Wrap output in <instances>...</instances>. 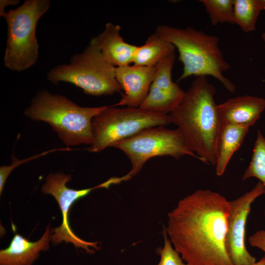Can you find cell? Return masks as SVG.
Wrapping results in <instances>:
<instances>
[{
    "instance_id": "3",
    "label": "cell",
    "mask_w": 265,
    "mask_h": 265,
    "mask_svg": "<svg viewBox=\"0 0 265 265\" xmlns=\"http://www.w3.org/2000/svg\"><path fill=\"white\" fill-rule=\"evenodd\" d=\"M155 32L178 51V59L183 65V72L178 80L191 76H211L229 92L235 91V84L223 75L231 66L224 57L217 36L208 34L192 27L182 28L166 25L159 26Z\"/></svg>"
},
{
    "instance_id": "28",
    "label": "cell",
    "mask_w": 265,
    "mask_h": 265,
    "mask_svg": "<svg viewBox=\"0 0 265 265\" xmlns=\"http://www.w3.org/2000/svg\"><path fill=\"white\" fill-rule=\"evenodd\" d=\"M262 38L264 42L265 48V31L264 33H263V34H262Z\"/></svg>"
},
{
    "instance_id": "20",
    "label": "cell",
    "mask_w": 265,
    "mask_h": 265,
    "mask_svg": "<svg viewBox=\"0 0 265 265\" xmlns=\"http://www.w3.org/2000/svg\"><path fill=\"white\" fill-rule=\"evenodd\" d=\"M208 13L211 24H234V0H201Z\"/></svg>"
},
{
    "instance_id": "6",
    "label": "cell",
    "mask_w": 265,
    "mask_h": 265,
    "mask_svg": "<svg viewBox=\"0 0 265 265\" xmlns=\"http://www.w3.org/2000/svg\"><path fill=\"white\" fill-rule=\"evenodd\" d=\"M50 7L49 0H26L6 12L7 36L3 61L6 68L21 72L36 63L39 56L36 26Z\"/></svg>"
},
{
    "instance_id": "11",
    "label": "cell",
    "mask_w": 265,
    "mask_h": 265,
    "mask_svg": "<svg viewBox=\"0 0 265 265\" xmlns=\"http://www.w3.org/2000/svg\"><path fill=\"white\" fill-rule=\"evenodd\" d=\"M156 72V65L133 64L116 67V78L124 92L121 93L119 101L113 106L139 107L148 95Z\"/></svg>"
},
{
    "instance_id": "7",
    "label": "cell",
    "mask_w": 265,
    "mask_h": 265,
    "mask_svg": "<svg viewBox=\"0 0 265 265\" xmlns=\"http://www.w3.org/2000/svg\"><path fill=\"white\" fill-rule=\"evenodd\" d=\"M170 124L168 114L140 107L109 106L92 121L93 143L90 152H99L129 138L146 129Z\"/></svg>"
},
{
    "instance_id": "23",
    "label": "cell",
    "mask_w": 265,
    "mask_h": 265,
    "mask_svg": "<svg viewBox=\"0 0 265 265\" xmlns=\"http://www.w3.org/2000/svg\"><path fill=\"white\" fill-rule=\"evenodd\" d=\"M163 236L164 246L158 251L160 260L157 265H188L184 263L179 253L173 248L170 240L168 238L165 228L163 230Z\"/></svg>"
},
{
    "instance_id": "8",
    "label": "cell",
    "mask_w": 265,
    "mask_h": 265,
    "mask_svg": "<svg viewBox=\"0 0 265 265\" xmlns=\"http://www.w3.org/2000/svg\"><path fill=\"white\" fill-rule=\"evenodd\" d=\"M114 147L122 150L132 163L130 172L119 177L120 183L131 179L141 170L148 160L154 157L169 156L179 159L189 155L199 159L188 149L182 133L178 128L169 130L164 126L149 128Z\"/></svg>"
},
{
    "instance_id": "4",
    "label": "cell",
    "mask_w": 265,
    "mask_h": 265,
    "mask_svg": "<svg viewBox=\"0 0 265 265\" xmlns=\"http://www.w3.org/2000/svg\"><path fill=\"white\" fill-rule=\"evenodd\" d=\"M109 106H81L66 97L43 89L36 94L24 114L49 124L67 146L91 145L92 121Z\"/></svg>"
},
{
    "instance_id": "24",
    "label": "cell",
    "mask_w": 265,
    "mask_h": 265,
    "mask_svg": "<svg viewBox=\"0 0 265 265\" xmlns=\"http://www.w3.org/2000/svg\"><path fill=\"white\" fill-rule=\"evenodd\" d=\"M249 244L260 248L265 253V230H260L249 237Z\"/></svg>"
},
{
    "instance_id": "13",
    "label": "cell",
    "mask_w": 265,
    "mask_h": 265,
    "mask_svg": "<svg viewBox=\"0 0 265 265\" xmlns=\"http://www.w3.org/2000/svg\"><path fill=\"white\" fill-rule=\"evenodd\" d=\"M121 27L109 22L97 36L92 37L106 60L115 67L133 63L137 46L125 42L120 34Z\"/></svg>"
},
{
    "instance_id": "19",
    "label": "cell",
    "mask_w": 265,
    "mask_h": 265,
    "mask_svg": "<svg viewBox=\"0 0 265 265\" xmlns=\"http://www.w3.org/2000/svg\"><path fill=\"white\" fill-rule=\"evenodd\" d=\"M253 177L262 184L265 194V137L260 131L257 132L251 159L242 179L244 181Z\"/></svg>"
},
{
    "instance_id": "21",
    "label": "cell",
    "mask_w": 265,
    "mask_h": 265,
    "mask_svg": "<svg viewBox=\"0 0 265 265\" xmlns=\"http://www.w3.org/2000/svg\"><path fill=\"white\" fill-rule=\"evenodd\" d=\"M175 60L174 53L163 58L157 63V72L152 84L165 91L181 94L185 92L172 80V69Z\"/></svg>"
},
{
    "instance_id": "29",
    "label": "cell",
    "mask_w": 265,
    "mask_h": 265,
    "mask_svg": "<svg viewBox=\"0 0 265 265\" xmlns=\"http://www.w3.org/2000/svg\"></svg>"
},
{
    "instance_id": "10",
    "label": "cell",
    "mask_w": 265,
    "mask_h": 265,
    "mask_svg": "<svg viewBox=\"0 0 265 265\" xmlns=\"http://www.w3.org/2000/svg\"><path fill=\"white\" fill-rule=\"evenodd\" d=\"M263 194L264 186L259 182L250 191L230 201L225 244L233 265H250L256 262V258L245 247V228L252 204Z\"/></svg>"
},
{
    "instance_id": "9",
    "label": "cell",
    "mask_w": 265,
    "mask_h": 265,
    "mask_svg": "<svg viewBox=\"0 0 265 265\" xmlns=\"http://www.w3.org/2000/svg\"><path fill=\"white\" fill-rule=\"evenodd\" d=\"M70 175L63 172L51 173L46 178L45 183L41 187V192L53 195L60 206L62 215L61 225L53 230L51 239L54 243H59L63 241L73 243L76 247L82 248L88 252L92 250L89 247L98 248L97 242H87L78 238L71 230L68 220V213L71 206L77 199L85 196L92 190L99 188H108L111 185H115L114 177L93 187L80 190L70 189L66 186V183L71 180Z\"/></svg>"
},
{
    "instance_id": "18",
    "label": "cell",
    "mask_w": 265,
    "mask_h": 265,
    "mask_svg": "<svg viewBox=\"0 0 265 265\" xmlns=\"http://www.w3.org/2000/svg\"><path fill=\"white\" fill-rule=\"evenodd\" d=\"M261 11L259 0H234V24L245 32L253 31Z\"/></svg>"
},
{
    "instance_id": "14",
    "label": "cell",
    "mask_w": 265,
    "mask_h": 265,
    "mask_svg": "<svg viewBox=\"0 0 265 265\" xmlns=\"http://www.w3.org/2000/svg\"><path fill=\"white\" fill-rule=\"evenodd\" d=\"M51 232L49 225L41 238L31 242L19 234L13 237L9 246L0 251V265H30L37 257L40 251L49 247Z\"/></svg>"
},
{
    "instance_id": "25",
    "label": "cell",
    "mask_w": 265,
    "mask_h": 265,
    "mask_svg": "<svg viewBox=\"0 0 265 265\" xmlns=\"http://www.w3.org/2000/svg\"><path fill=\"white\" fill-rule=\"evenodd\" d=\"M20 2L19 0H0V16L4 17L6 14L5 8L9 5H16Z\"/></svg>"
},
{
    "instance_id": "5",
    "label": "cell",
    "mask_w": 265,
    "mask_h": 265,
    "mask_svg": "<svg viewBox=\"0 0 265 265\" xmlns=\"http://www.w3.org/2000/svg\"><path fill=\"white\" fill-rule=\"evenodd\" d=\"M116 67L103 56L92 38L81 53H76L69 64H61L47 74L48 80L55 85L60 82L71 83L82 89L84 93L95 96L122 93L117 80Z\"/></svg>"
},
{
    "instance_id": "16",
    "label": "cell",
    "mask_w": 265,
    "mask_h": 265,
    "mask_svg": "<svg viewBox=\"0 0 265 265\" xmlns=\"http://www.w3.org/2000/svg\"><path fill=\"white\" fill-rule=\"evenodd\" d=\"M175 47L162 38L156 32L150 36L141 46H137L133 63L142 66H152L162 59L175 53Z\"/></svg>"
},
{
    "instance_id": "2",
    "label": "cell",
    "mask_w": 265,
    "mask_h": 265,
    "mask_svg": "<svg viewBox=\"0 0 265 265\" xmlns=\"http://www.w3.org/2000/svg\"><path fill=\"white\" fill-rule=\"evenodd\" d=\"M215 87L206 76L197 77L180 105L168 114L170 123L177 126L188 149L199 159L215 165L221 121L214 96Z\"/></svg>"
},
{
    "instance_id": "27",
    "label": "cell",
    "mask_w": 265,
    "mask_h": 265,
    "mask_svg": "<svg viewBox=\"0 0 265 265\" xmlns=\"http://www.w3.org/2000/svg\"><path fill=\"white\" fill-rule=\"evenodd\" d=\"M262 10H265V0H259Z\"/></svg>"
},
{
    "instance_id": "12",
    "label": "cell",
    "mask_w": 265,
    "mask_h": 265,
    "mask_svg": "<svg viewBox=\"0 0 265 265\" xmlns=\"http://www.w3.org/2000/svg\"><path fill=\"white\" fill-rule=\"evenodd\" d=\"M265 109V99L249 95L231 98L219 105L217 110L221 124L253 125Z\"/></svg>"
},
{
    "instance_id": "17",
    "label": "cell",
    "mask_w": 265,
    "mask_h": 265,
    "mask_svg": "<svg viewBox=\"0 0 265 265\" xmlns=\"http://www.w3.org/2000/svg\"><path fill=\"white\" fill-rule=\"evenodd\" d=\"M185 94V92L178 94L165 91L152 84L148 95L139 107L168 114L180 105Z\"/></svg>"
},
{
    "instance_id": "26",
    "label": "cell",
    "mask_w": 265,
    "mask_h": 265,
    "mask_svg": "<svg viewBox=\"0 0 265 265\" xmlns=\"http://www.w3.org/2000/svg\"><path fill=\"white\" fill-rule=\"evenodd\" d=\"M250 265H265V257L262 258L259 262H255Z\"/></svg>"
},
{
    "instance_id": "1",
    "label": "cell",
    "mask_w": 265,
    "mask_h": 265,
    "mask_svg": "<svg viewBox=\"0 0 265 265\" xmlns=\"http://www.w3.org/2000/svg\"><path fill=\"white\" fill-rule=\"evenodd\" d=\"M230 210L224 196L199 189L168 213L167 234L188 265H233L225 244Z\"/></svg>"
},
{
    "instance_id": "15",
    "label": "cell",
    "mask_w": 265,
    "mask_h": 265,
    "mask_svg": "<svg viewBox=\"0 0 265 265\" xmlns=\"http://www.w3.org/2000/svg\"><path fill=\"white\" fill-rule=\"evenodd\" d=\"M249 126L221 124L218 136L215 158V172L222 175L234 153L239 148L247 134Z\"/></svg>"
},
{
    "instance_id": "22",
    "label": "cell",
    "mask_w": 265,
    "mask_h": 265,
    "mask_svg": "<svg viewBox=\"0 0 265 265\" xmlns=\"http://www.w3.org/2000/svg\"><path fill=\"white\" fill-rule=\"evenodd\" d=\"M59 150L68 151L71 150V149L69 148L53 149L22 159H17L15 157L14 153H13L11 156L12 161L11 164L8 166L2 165L0 167V194L1 195L7 177L13 170L16 167L23 163H26L39 157L44 156L50 153Z\"/></svg>"
}]
</instances>
